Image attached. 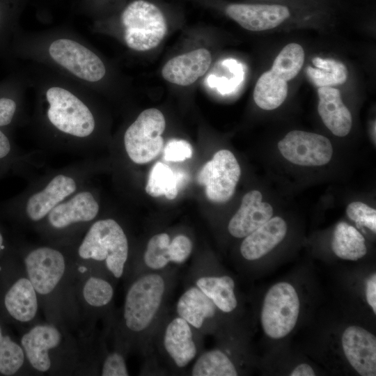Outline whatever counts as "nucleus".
I'll use <instances>...</instances> for the list:
<instances>
[{"mask_svg":"<svg viewBox=\"0 0 376 376\" xmlns=\"http://www.w3.org/2000/svg\"><path fill=\"white\" fill-rule=\"evenodd\" d=\"M177 278L175 266L130 278L120 317L110 324L115 341L127 352L146 354L152 336L168 310Z\"/></svg>","mask_w":376,"mask_h":376,"instance_id":"nucleus-1","label":"nucleus"},{"mask_svg":"<svg viewBox=\"0 0 376 376\" xmlns=\"http://www.w3.org/2000/svg\"><path fill=\"white\" fill-rule=\"evenodd\" d=\"M93 165L88 159L47 172L19 194L2 203V211L36 227L59 203L88 184Z\"/></svg>","mask_w":376,"mask_h":376,"instance_id":"nucleus-2","label":"nucleus"},{"mask_svg":"<svg viewBox=\"0 0 376 376\" xmlns=\"http://www.w3.org/2000/svg\"><path fill=\"white\" fill-rule=\"evenodd\" d=\"M71 254L79 272H102L116 281L129 272L128 237L120 223L112 218H97L90 224L72 246Z\"/></svg>","mask_w":376,"mask_h":376,"instance_id":"nucleus-3","label":"nucleus"},{"mask_svg":"<svg viewBox=\"0 0 376 376\" xmlns=\"http://www.w3.org/2000/svg\"><path fill=\"white\" fill-rule=\"evenodd\" d=\"M23 265L49 322L62 324L61 299L70 292V275L75 271L72 255L58 244L36 246L26 252Z\"/></svg>","mask_w":376,"mask_h":376,"instance_id":"nucleus-4","label":"nucleus"},{"mask_svg":"<svg viewBox=\"0 0 376 376\" xmlns=\"http://www.w3.org/2000/svg\"><path fill=\"white\" fill-rule=\"evenodd\" d=\"M203 336L169 309L158 324L145 355L146 373H181L203 350Z\"/></svg>","mask_w":376,"mask_h":376,"instance_id":"nucleus-5","label":"nucleus"},{"mask_svg":"<svg viewBox=\"0 0 376 376\" xmlns=\"http://www.w3.org/2000/svg\"><path fill=\"white\" fill-rule=\"evenodd\" d=\"M20 344L27 363L37 373H70L80 359L75 340L62 324H34L22 335Z\"/></svg>","mask_w":376,"mask_h":376,"instance_id":"nucleus-6","label":"nucleus"},{"mask_svg":"<svg viewBox=\"0 0 376 376\" xmlns=\"http://www.w3.org/2000/svg\"><path fill=\"white\" fill-rule=\"evenodd\" d=\"M46 99L48 122L67 139L64 151L88 155V139L96 127L91 110L75 95L61 87L49 88Z\"/></svg>","mask_w":376,"mask_h":376,"instance_id":"nucleus-7","label":"nucleus"},{"mask_svg":"<svg viewBox=\"0 0 376 376\" xmlns=\"http://www.w3.org/2000/svg\"><path fill=\"white\" fill-rule=\"evenodd\" d=\"M99 200L88 184L56 205L36 228L57 244L84 231L98 218Z\"/></svg>","mask_w":376,"mask_h":376,"instance_id":"nucleus-8","label":"nucleus"},{"mask_svg":"<svg viewBox=\"0 0 376 376\" xmlns=\"http://www.w3.org/2000/svg\"><path fill=\"white\" fill-rule=\"evenodd\" d=\"M121 22L126 45L138 52L155 48L167 31L162 11L155 4L145 0H136L128 4L121 15Z\"/></svg>","mask_w":376,"mask_h":376,"instance_id":"nucleus-9","label":"nucleus"},{"mask_svg":"<svg viewBox=\"0 0 376 376\" xmlns=\"http://www.w3.org/2000/svg\"><path fill=\"white\" fill-rule=\"evenodd\" d=\"M166 127L163 113L155 108L143 111L127 128L123 145L129 159L137 164L154 159L164 146L162 136Z\"/></svg>","mask_w":376,"mask_h":376,"instance_id":"nucleus-10","label":"nucleus"},{"mask_svg":"<svg viewBox=\"0 0 376 376\" xmlns=\"http://www.w3.org/2000/svg\"><path fill=\"white\" fill-rule=\"evenodd\" d=\"M300 302L295 288L286 282L274 285L267 292L260 321L265 333L279 339L287 336L296 325Z\"/></svg>","mask_w":376,"mask_h":376,"instance_id":"nucleus-11","label":"nucleus"},{"mask_svg":"<svg viewBox=\"0 0 376 376\" xmlns=\"http://www.w3.org/2000/svg\"><path fill=\"white\" fill-rule=\"evenodd\" d=\"M240 175L235 155L228 150H220L200 170L197 181L205 187L208 200L222 203L233 196Z\"/></svg>","mask_w":376,"mask_h":376,"instance_id":"nucleus-12","label":"nucleus"},{"mask_svg":"<svg viewBox=\"0 0 376 376\" xmlns=\"http://www.w3.org/2000/svg\"><path fill=\"white\" fill-rule=\"evenodd\" d=\"M281 154L290 162L304 166L327 164L333 147L324 136L301 130L289 132L278 143Z\"/></svg>","mask_w":376,"mask_h":376,"instance_id":"nucleus-13","label":"nucleus"},{"mask_svg":"<svg viewBox=\"0 0 376 376\" xmlns=\"http://www.w3.org/2000/svg\"><path fill=\"white\" fill-rule=\"evenodd\" d=\"M188 283L200 289L223 313L235 311L238 301L235 294L233 279L226 274L215 272L206 260H198L189 268Z\"/></svg>","mask_w":376,"mask_h":376,"instance_id":"nucleus-14","label":"nucleus"},{"mask_svg":"<svg viewBox=\"0 0 376 376\" xmlns=\"http://www.w3.org/2000/svg\"><path fill=\"white\" fill-rule=\"evenodd\" d=\"M49 54L55 62L85 81H97L105 75L101 59L76 41L66 38L54 40L49 47Z\"/></svg>","mask_w":376,"mask_h":376,"instance_id":"nucleus-15","label":"nucleus"},{"mask_svg":"<svg viewBox=\"0 0 376 376\" xmlns=\"http://www.w3.org/2000/svg\"><path fill=\"white\" fill-rule=\"evenodd\" d=\"M174 312L204 336L217 332L219 314L221 313L200 289L191 283L178 299Z\"/></svg>","mask_w":376,"mask_h":376,"instance_id":"nucleus-16","label":"nucleus"},{"mask_svg":"<svg viewBox=\"0 0 376 376\" xmlns=\"http://www.w3.org/2000/svg\"><path fill=\"white\" fill-rule=\"evenodd\" d=\"M80 279L75 287V295L86 312L96 316L111 310L115 296V280L97 272H79Z\"/></svg>","mask_w":376,"mask_h":376,"instance_id":"nucleus-17","label":"nucleus"},{"mask_svg":"<svg viewBox=\"0 0 376 376\" xmlns=\"http://www.w3.org/2000/svg\"><path fill=\"white\" fill-rule=\"evenodd\" d=\"M342 347L346 359L363 376L376 375V338L358 326L346 328L342 336Z\"/></svg>","mask_w":376,"mask_h":376,"instance_id":"nucleus-18","label":"nucleus"},{"mask_svg":"<svg viewBox=\"0 0 376 376\" xmlns=\"http://www.w3.org/2000/svg\"><path fill=\"white\" fill-rule=\"evenodd\" d=\"M227 15L244 29L260 31L274 29L290 17V11L281 5L234 3L227 6Z\"/></svg>","mask_w":376,"mask_h":376,"instance_id":"nucleus-19","label":"nucleus"},{"mask_svg":"<svg viewBox=\"0 0 376 376\" xmlns=\"http://www.w3.org/2000/svg\"><path fill=\"white\" fill-rule=\"evenodd\" d=\"M262 200L263 195L258 190L243 196L240 208L228 224V230L233 237L244 238L272 217V205Z\"/></svg>","mask_w":376,"mask_h":376,"instance_id":"nucleus-20","label":"nucleus"},{"mask_svg":"<svg viewBox=\"0 0 376 376\" xmlns=\"http://www.w3.org/2000/svg\"><path fill=\"white\" fill-rule=\"evenodd\" d=\"M211 61V54L207 49H197L169 60L162 68V75L173 84L189 86L207 72Z\"/></svg>","mask_w":376,"mask_h":376,"instance_id":"nucleus-21","label":"nucleus"},{"mask_svg":"<svg viewBox=\"0 0 376 376\" xmlns=\"http://www.w3.org/2000/svg\"><path fill=\"white\" fill-rule=\"evenodd\" d=\"M3 304L7 313L20 323L33 322L39 313L40 301L26 272L7 290Z\"/></svg>","mask_w":376,"mask_h":376,"instance_id":"nucleus-22","label":"nucleus"},{"mask_svg":"<svg viewBox=\"0 0 376 376\" xmlns=\"http://www.w3.org/2000/svg\"><path fill=\"white\" fill-rule=\"evenodd\" d=\"M287 233V224L280 217L269 221L244 237L240 251L246 260H258L280 244Z\"/></svg>","mask_w":376,"mask_h":376,"instance_id":"nucleus-23","label":"nucleus"},{"mask_svg":"<svg viewBox=\"0 0 376 376\" xmlns=\"http://www.w3.org/2000/svg\"><path fill=\"white\" fill-rule=\"evenodd\" d=\"M318 111L325 126L336 136H345L352 128V118L343 102L340 91L331 86L319 87Z\"/></svg>","mask_w":376,"mask_h":376,"instance_id":"nucleus-24","label":"nucleus"},{"mask_svg":"<svg viewBox=\"0 0 376 376\" xmlns=\"http://www.w3.org/2000/svg\"><path fill=\"white\" fill-rule=\"evenodd\" d=\"M331 247L338 258L348 260H357L367 253L363 236L354 227L345 222L336 225Z\"/></svg>","mask_w":376,"mask_h":376,"instance_id":"nucleus-25","label":"nucleus"},{"mask_svg":"<svg viewBox=\"0 0 376 376\" xmlns=\"http://www.w3.org/2000/svg\"><path fill=\"white\" fill-rule=\"evenodd\" d=\"M288 91L287 81L269 70L258 79L253 91V100L260 109L273 110L285 101Z\"/></svg>","mask_w":376,"mask_h":376,"instance_id":"nucleus-26","label":"nucleus"},{"mask_svg":"<svg viewBox=\"0 0 376 376\" xmlns=\"http://www.w3.org/2000/svg\"><path fill=\"white\" fill-rule=\"evenodd\" d=\"M192 376H237L238 371L228 355L219 348L202 351L189 372Z\"/></svg>","mask_w":376,"mask_h":376,"instance_id":"nucleus-27","label":"nucleus"},{"mask_svg":"<svg viewBox=\"0 0 376 376\" xmlns=\"http://www.w3.org/2000/svg\"><path fill=\"white\" fill-rule=\"evenodd\" d=\"M182 180L183 175L180 172L175 171L168 165L157 162L149 173L146 191L152 197L164 196L173 200L178 195Z\"/></svg>","mask_w":376,"mask_h":376,"instance_id":"nucleus-28","label":"nucleus"},{"mask_svg":"<svg viewBox=\"0 0 376 376\" xmlns=\"http://www.w3.org/2000/svg\"><path fill=\"white\" fill-rule=\"evenodd\" d=\"M315 68L308 66L306 73L312 82L318 87L332 86L346 82L348 72L341 62L331 58H315Z\"/></svg>","mask_w":376,"mask_h":376,"instance_id":"nucleus-29","label":"nucleus"},{"mask_svg":"<svg viewBox=\"0 0 376 376\" xmlns=\"http://www.w3.org/2000/svg\"><path fill=\"white\" fill-rule=\"evenodd\" d=\"M30 166V155L17 148L4 129L0 128V179L10 171L25 175Z\"/></svg>","mask_w":376,"mask_h":376,"instance_id":"nucleus-30","label":"nucleus"},{"mask_svg":"<svg viewBox=\"0 0 376 376\" xmlns=\"http://www.w3.org/2000/svg\"><path fill=\"white\" fill-rule=\"evenodd\" d=\"M305 54L301 45L292 42L285 45L273 62L270 71L284 81L295 78L304 62Z\"/></svg>","mask_w":376,"mask_h":376,"instance_id":"nucleus-31","label":"nucleus"},{"mask_svg":"<svg viewBox=\"0 0 376 376\" xmlns=\"http://www.w3.org/2000/svg\"><path fill=\"white\" fill-rule=\"evenodd\" d=\"M27 363L21 344L8 334H4L0 325V373L13 375Z\"/></svg>","mask_w":376,"mask_h":376,"instance_id":"nucleus-32","label":"nucleus"},{"mask_svg":"<svg viewBox=\"0 0 376 376\" xmlns=\"http://www.w3.org/2000/svg\"><path fill=\"white\" fill-rule=\"evenodd\" d=\"M127 351L120 344L115 343L111 350H105L100 362L98 375L102 376H128L127 365Z\"/></svg>","mask_w":376,"mask_h":376,"instance_id":"nucleus-33","label":"nucleus"},{"mask_svg":"<svg viewBox=\"0 0 376 376\" xmlns=\"http://www.w3.org/2000/svg\"><path fill=\"white\" fill-rule=\"evenodd\" d=\"M348 217L359 226H363L374 233L376 232V210L368 205L355 201L346 208Z\"/></svg>","mask_w":376,"mask_h":376,"instance_id":"nucleus-34","label":"nucleus"},{"mask_svg":"<svg viewBox=\"0 0 376 376\" xmlns=\"http://www.w3.org/2000/svg\"><path fill=\"white\" fill-rule=\"evenodd\" d=\"M193 150L191 144L185 140H171L164 151V159L168 162H183L191 157Z\"/></svg>","mask_w":376,"mask_h":376,"instance_id":"nucleus-35","label":"nucleus"},{"mask_svg":"<svg viewBox=\"0 0 376 376\" xmlns=\"http://www.w3.org/2000/svg\"><path fill=\"white\" fill-rule=\"evenodd\" d=\"M19 106L15 97L0 94V128L6 129L15 121Z\"/></svg>","mask_w":376,"mask_h":376,"instance_id":"nucleus-36","label":"nucleus"},{"mask_svg":"<svg viewBox=\"0 0 376 376\" xmlns=\"http://www.w3.org/2000/svg\"><path fill=\"white\" fill-rule=\"evenodd\" d=\"M366 297L368 304L376 313V274H373L366 284Z\"/></svg>","mask_w":376,"mask_h":376,"instance_id":"nucleus-37","label":"nucleus"},{"mask_svg":"<svg viewBox=\"0 0 376 376\" xmlns=\"http://www.w3.org/2000/svg\"><path fill=\"white\" fill-rule=\"evenodd\" d=\"M315 375L312 367L307 363L298 365L291 372L290 376H314Z\"/></svg>","mask_w":376,"mask_h":376,"instance_id":"nucleus-38","label":"nucleus"},{"mask_svg":"<svg viewBox=\"0 0 376 376\" xmlns=\"http://www.w3.org/2000/svg\"><path fill=\"white\" fill-rule=\"evenodd\" d=\"M8 1L7 0H0V28L3 25L5 21L6 10L7 8L6 3Z\"/></svg>","mask_w":376,"mask_h":376,"instance_id":"nucleus-39","label":"nucleus"},{"mask_svg":"<svg viewBox=\"0 0 376 376\" xmlns=\"http://www.w3.org/2000/svg\"><path fill=\"white\" fill-rule=\"evenodd\" d=\"M6 249L5 239L3 233L0 231V253Z\"/></svg>","mask_w":376,"mask_h":376,"instance_id":"nucleus-40","label":"nucleus"}]
</instances>
